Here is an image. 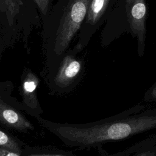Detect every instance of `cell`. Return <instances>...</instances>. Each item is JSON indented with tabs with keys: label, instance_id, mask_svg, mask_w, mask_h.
<instances>
[{
	"label": "cell",
	"instance_id": "6da1fadb",
	"mask_svg": "<svg viewBox=\"0 0 156 156\" xmlns=\"http://www.w3.org/2000/svg\"><path fill=\"white\" fill-rule=\"evenodd\" d=\"M38 123L65 145L79 150L98 148L156 129V108L136 104L115 115L83 124L59 123L35 117Z\"/></svg>",
	"mask_w": 156,
	"mask_h": 156
},
{
	"label": "cell",
	"instance_id": "7a4b0ae2",
	"mask_svg": "<svg viewBox=\"0 0 156 156\" xmlns=\"http://www.w3.org/2000/svg\"><path fill=\"white\" fill-rule=\"evenodd\" d=\"M91 0H57L41 22L42 45L46 66L55 73L62 58L77 35Z\"/></svg>",
	"mask_w": 156,
	"mask_h": 156
},
{
	"label": "cell",
	"instance_id": "3957f363",
	"mask_svg": "<svg viewBox=\"0 0 156 156\" xmlns=\"http://www.w3.org/2000/svg\"><path fill=\"white\" fill-rule=\"evenodd\" d=\"M41 25L34 0H0V37L7 49L18 42L27 49L33 30Z\"/></svg>",
	"mask_w": 156,
	"mask_h": 156
},
{
	"label": "cell",
	"instance_id": "277c9868",
	"mask_svg": "<svg viewBox=\"0 0 156 156\" xmlns=\"http://www.w3.org/2000/svg\"><path fill=\"white\" fill-rule=\"evenodd\" d=\"M110 0H91L85 19L77 34L76 44L71 49L78 54L88 44L92 32L104 16Z\"/></svg>",
	"mask_w": 156,
	"mask_h": 156
},
{
	"label": "cell",
	"instance_id": "5b68a950",
	"mask_svg": "<svg viewBox=\"0 0 156 156\" xmlns=\"http://www.w3.org/2000/svg\"><path fill=\"white\" fill-rule=\"evenodd\" d=\"M21 93L22 102H18L17 108L27 112L35 118L42 113L37 98V88L38 83L37 76L30 70H25L22 76Z\"/></svg>",
	"mask_w": 156,
	"mask_h": 156
},
{
	"label": "cell",
	"instance_id": "8992f818",
	"mask_svg": "<svg viewBox=\"0 0 156 156\" xmlns=\"http://www.w3.org/2000/svg\"><path fill=\"white\" fill-rule=\"evenodd\" d=\"M77 55L71 49H69L62 58L53 79V83L57 88H66L80 75L83 63Z\"/></svg>",
	"mask_w": 156,
	"mask_h": 156
},
{
	"label": "cell",
	"instance_id": "52a82bcc",
	"mask_svg": "<svg viewBox=\"0 0 156 156\" xmlns=\"http://www.w3.org/2000/svg\"><path fill=\"white\" fill-rule=\"evenodd\" d=\"M126 11L130 29L137 38L139 52L142 53L146 35L145 1L126 0Z\"/></svg>",
	"mask_w": 156,
	"mask_h": 156
},
{
	"label": "cell",
	"instance_id": "ba28073f",
	"mask_svg": "<svg viewBox=\"0 0 156 156\" xmlns=\"http://www.w3.org/2000/svg\"><path fill=\"white\" fill-rule=\"evenodd\" d=\"M0 124L5 128L26 133L34 129V125L20 110L0 98Z\"/></svg>",
	"mask_w": 156,
	"mask_h": 156
},
{
	"label": "cell",
	"instance_id": "9c48e42d",
	"mask_svg": "<svg viewBox=\"0 0 156 156\" xmlns=\"http://www.w3.org/2000/svg\"><path fill=\"white\" fill-rule=\"evenodd\" d=\"M98 149L101 156H156V135L150 136L114 154L107 155L101 147Z\"/></svg>",
	"mask_w": 156,
	"mask_h": 156
},
{
	"label": "cell",
	"instance_id": "30bf717a",
	"mask_svg": "<svg viewBox=\"0 0 156 156\" xmlns=\"http://www.w3.org/2000/svg\"><path fill=\"white\" fill-rule=\"evenodd\" d=\"M22 156H77L73 153L52 146H30L24 144Z\"/></svg>",
	"mask_w": 156,
	"mask_h": 156
},
{
	"label": "cell",
	"instance_id": "8fae6325",
	"mask_svg": "<svg viewBox=\"0 0 156 156\" xmlns=\"http://www.w3.org/2000/svg\"><path fill=\"white\" fill-rule=\"evenodd\" d=\"M24 143L0 129V147L21 154Z\"/></svg>",
	"mask_w": 156,
	"mask_h": 156
},
{
	"label": "cell",
	"instance_id": "7c38bea8",
	"mask_svg": "<svg viewBox=\"0 0 156 156\" xmlns=\"http://www.w3.org/2000/svg\"><path fill=\"white\" fill-rule=\"evenodd\" d=\"M41 18L43 21L49 15L53 5L54 0H34Z\"/></svg>",
	"mask_w": 156,
	"mask_h": 156
},
{
	"label": "cell",
	"instance_id": "4fadbf2b",
	"mask_svg": "<svg viewBox=\"0 0 156 156\" xmlns=\"http://www.w3.org/2000/svg\"><path fill=\"white\" fill-rule=\"evenodd\" d=\"M13 89V84L10 81L0 82V98L9 101L11 99V93Z\"/></svg>",
	"mask_w": 156,
	"mask_h": 156
},
{
	"label": "cell",
	"instance_id": "5bb4252c",
	"mask_svg": "<svg viewBox=\"0 0 156 156\" xmlns=\"http://www.w3.org/2000/svg\"><path fill=\"white\" fill-rule=\"evenodd\" d=\"M144 100L146 102H156V82L145 92Z\"/></svg>",
	"mask_w": 156,
	"mask_h": 156
},
{
	"label": "cell",
	"instance_id": "9a60e30c",
	"mask_svg": "<svg viewBox=\"0 0 156 156\" xmlns=\"http://www.w3.org/2000/svg\"><path fill=\"white\" fill-rule=\"evenodd\" d=\"M7 49L4 43H3L1 38L0 37V61H1V59L2 58V54L4 52V51Z\"/></svg>",
	"mask_w": 156,
	"mask_h": 156
}]
</instances>
